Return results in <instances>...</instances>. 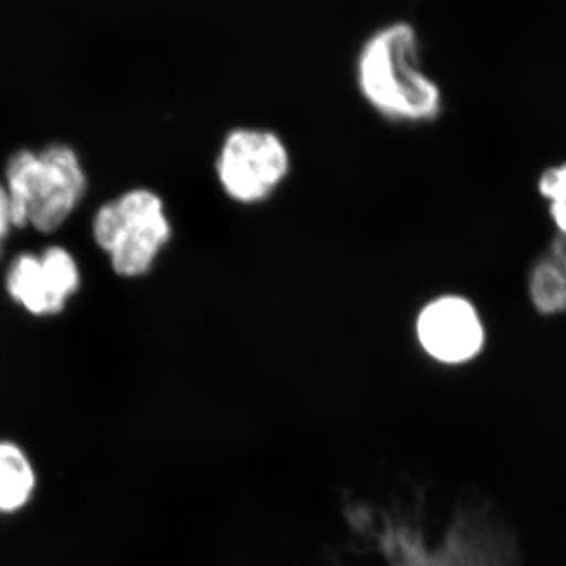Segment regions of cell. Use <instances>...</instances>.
<instances>
[{"mask_svg":"<svg viewBox=\"0 0 566 566\" xmlns=\"http://www.w3.org/2000/svg\"><path fill=\"white\" fill-rule=\"evenodd\" d=\"M416 329L424 353L439 363H468L485 345L482 316L471 301L458 294H444L424 305Z\"/></svg>","mask_w":566,"mask_h":566,"instance_id":"obj_5","label":"cell"},{"mask_svg":"<svg viewBox=\"0 0 566 566\" xmlns=\"http://www.w3.org/2000/svg\"><path fill=\"white\" fill-rule=\"evenodd\" d=\"M85 186L76 153L65 145H51L39 156L17 153L7 167L11 226L54 232L81 202Z\"/></svg>","mask_w":566,"mask_h":566,"instance_id":"obj_2","label":"cell"},{"mask_svg":"<svg viewBox=\"0 0 566 566\" xmlns=\"http://www.w3.org/2000/svg\"><path fill=\"white\" fill-rule=\"evenodd\" d=\"M549 253H553V255L556 256L557 260H560V262L566 266V238L558 237V234H556L553 245H551Z\"/></svg>","mask_w":566,"mask_h":566,"instance_id":"obj_11","label":"cell"},{"mask_svg":"<svg viewBox=\"0 0 566 566\" xmlns=\"http://www.w3.org/2000/svg\"><path fill=\"white\" fill-rule=\"evenodd\" d=\"M531 304L543 316L566 314V266L553 253L536 260L528 271Z\"/></svg>","mask_w":566,"mask_h":566,"instance_id":"obj_8","label":"cell"},{"mask_svg":"<svg viewBox=\"0 0 566 566\" xmlns=\"http://www.w3.org/2000/svg\"><path fill=\"white\" fill-rule=\"evenodd\" d=\"M216 172L223 191L234 202H263L290 172L289 150L277 134L234 129L223 140Z\"/></svg>","mask_w":566,"mask_h":566,"instance_id":"obj_4","label":"cell"},{"mask_svg":"<svg viewBox=\"0 0 566 566\" xmlns=\"http://www.w3.org/2000/svg\"><path fill=\"white\" fill-rule=\"evenodd\" d=\"M35 486V471L24 450L13 442L0 441V515L25 506Z\"/></svg>","mask_w":566,"mask_h":566,"instance_id":"obj_7","label":"cell"},{"mask_svg":"<svg viewBox=\"0 0 566 566\" xmlns=\"http://www.w3.org/2000/svg\"><path fill=\"white\" fill-rule=\"evenodd\" d=\"M170 232L163 200L145 189L104 205L93 221L96 243L109 253L115 273L125 277L148 273Z\"/></svg>","mask_w":566,"mask_h":566,"instance_id":"obj_3","label":"cell"},{"mask_svg":"<svg viewBox=\"0 0 566 566\" xmlns=\"http://www.w3.org/2000/svg\"><path fill=\"white\" fill-rule=\"evenodd\" d=\"M11 226L10 221V203L9 196H7V189L0 185V241L7 234V230Z\"/></svg>","mask_w":566,"mask_h":566,"instance_id":"obj_10","label":"cell"},{"mask_svg":"<svg viewBox=\"0 0 566 566\" xmlns=\"http://www.w3.org/2000/svg\"><path fill=\"white\" fill-rule=\"evenodd\" d=\"M536 189L547 202V210L558 237L566 238V161L543 170Z\"/></svg>","mask_w":566,"mask_h":566,"instance_id":"obj_9","label":"cell"},{"mask_svg":"<svg viewBox=\"0 0 566 566\" xmlns=\"http://www.w3.org/2000/svg\"><path fill=\"white\" fill-rule=\"evenodd\" d=\"M80 286L76 262L65 249L51 248L43 255L22 253L11 264L7 290L14 301L35 315L63 311L69 296Z\"/></svg>","mask_w":566,"mask_h":566,"instance_id":"obj_6","label":"cell"},{"mask_svg":"<svg viewBox=\"0 0 566 566\" xmlns=\"http://www.w3.org/2000/svg\"><path fill=\"white\" fill-rule=\"evenodd\" d=\"M356 70L364 98L390 120L427 123L441 115V88L422 70L419 36L408 22L368 36Z\"/></svg>","mask_w":566,"mask_h":566,"instance_id":"obj_1","label":"cell"}]
</instances>
